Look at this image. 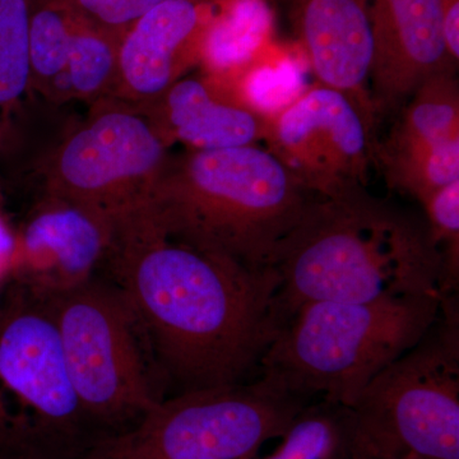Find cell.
I'll return each instance as SVG.
<instances>
[{
  "mask_svg": "<svg viewBox=\"0 0 459 459\" xmlns=\"http://www.w3.org/2000/svg\"><path fill=\"white\" fill-rule=\"evenodd\" d=\"M102 268L146 334L169 395L261 376L281 332L280 276L165 237L143 212L114 226Z\"/></svg>",
  "mask_w": 459,
  "mask_h": 459,
  "instance_id": "obj_1",
  "label": "cell"
},
{
  "mask_svg": "<svg viewBox=\"0 0 459 459\" xmlns=\"http://www.w3.org/2000/svg\"><path fill=\"white\" fill-rule=\"evenodd\" d=\"M281 327L316 301L371 303L444 295V262L427 220L365 186L319 197L274 250Z\"/></svg>",
  "mask_w": 459,
  "mask_h": 459,
  "instance_id": "obj_2",
  "label": "cell"
},
{
  "mask_svg": "<svg viewBox=\"0 0 459 459\" xmlns=\"http://www.w3.org/2000/svg\"><path fill=\"white\" fill-rule=\"evenodd\" d=\"M318 198L253 144L169 155L141 211L171 240L261 270Z\"/></svg>",
  "mask_w": 459,
  "mask_h": 459,
  "instance_id": "obj_3",
  "label": "cell"
},
{
  "mask_svg": "<svg viewBox=\"0 0 459 459\" xmlns=\"http://www.w3.org/2000/svg\"><path fill=\"white\" fill-rule=\"evenodd\" d=\"M443 296L305 304L265 352L261 374L305 401L352 409L371 380L427 333Z\"/></svg>",
  "mask_w": 459,
  "mask_h": 459,
  "instance_id": "obj_4",
  "label": "cell"
},
{
  "mask_svg": "<svg viewBox=\"0 0 459 459\" xmlns=\"http://www.w3.org/2000/svg\"><path fill=\"white\" fill-rule=\"evenodd\" d=\"M0 294V459H81L102 437L78 400L41 296Z\"/></svg>",
  "mask_w": 459,
  "mask_h": 459,
  "instance_id": "obj_5",
  "label": "cell"
},
{
  "mask_svg": "<svg viewBox=\"0 0 459 459\" xmlns=\"http://www.w3.org/2000/svg\"><path fill=\"white\" fill-rule=\"evenodd\" d=\"M41 298L75 394L102 437L132 427L168 397L140 320L114 282L95 276Z\"/></svg>",
  "mask_w": 459,
  "mask_h": 459,
  "instance_id": "obj_6",
  "label": "cell"
},
{
  "mask_svg": "<svg viewBox=\"0 0 459 459\" xmlns=\"http://www.w3.org/2000/svg\"><path fill=\"white\" fill-rule=\"evenodd\" d=\"M312 402L270 377L169 395L81 459H255Z\"/></svg>",
  "mask_w": 459,
  "mask_h": 459,
  "instance_id": "obj_7",
  "label": "cell"
},
{
  "mask_svg": "<svg viewBox=\"0 0 459 459\" xmlns=\"http://www.w3.org/2000/svg\"><path fill=\"white\" fill-rule=\"evenodd\" d=\"M168 157L169 147L143 114L102 99L45 161L44 197L84 208L115 226L144 207Z\"/></svg>",
  "mask_w": 459,
  "mask_h": 459,
  "instance_id": "obj_8",
  "label": "cell"
},
{
  "mask_svg": "<svg viewBox=\"0 0 459 459\" xmlns=\"http://www.w3.org/2000/svg\"><path fill=\"white\" fill-rule=\"evenodd\" d=\"M352 410L418 459H459L457 294L443 296L427 333L371 380Z\"/></svg>",
  "mask_w": 459,
  "mask_h": 459,
  "instance_id": "obj_9",
  "label": "cell"
},
{
  "mask_svg": "<svg viewBox=\"0 0 459 459\" xmlns=\"http://www.w3.org/2000/svg\"><path fill=\"white\" fill-rule=\"evenodd\" d=\"M374 126L349 96L318 83L268 120L263 143L305 188L331 198L367 186Z\"/></svg>",
  "mask_w": 459,
  "mask_h": 459,
  "instance_id": "obj_10",
  "label": "cell"
},
{
  "mask_svg": "<svg viewBox=\"0 0 459 459\" xmlns=\"http://www.w3.org/2000/svg\"><path fill=\"white\" fill-rule=\"evenodd\" d=\"M113 232L100 214L44 197L14 234L8 281L40 296L87 282L104 265Z\"/></svg>",
  "mask_w": 459,
  "mask_h": 459,
  "instance_id": "obj_11",
  "label": "cell"
},
{
  "mask_svg": "<svg viewBox=\"0 0 459 459\" xmlns=\"http://www.w3.org/2000/svg\"><path fill=\"white\" fill-rule=\"evenodd\" d=\"M213 0H165L150 9L120 41L110 98L143 113L199 66Z\"/></svg>",
  "mask_w": 459,
  "mask_h": 459,
  "instance_id": "obj_12",
  "label": "cell"
},
{
  "mask_svg": "<svg viewBox=\"0 0 459 459\" xmlns=\"http://www.w3.org/2000/svg\"><path fill=\"white\" fill-rule=\"evenodd\" d=\"M374 53L369 75L377 117L401 111L431 75L455 68L440 0H371Z\"/></svg>",
  "mask_w": 459,
  "mask_h": 459,
  "instance_id": "obj_13",
  "label": "cell"
},
{
  "mask_svg": "<svg viewBox=\"0 0 459 459\" xmlns=\"http://www.w3.org/2000/svg\"><path fill=\"white\" fill-rule=\"evenodd\" d=\"M318 83L343 92L377 122L369 75L371 0H276Z\"/></svg>",
  "mask_w": 459,
  "mask_h": 459,
  "instance_id": "obj_14",
  "label": "cell"
},
{
  "mask_svg": "<svg viewBox=\"0 0 459 459\" xmlns=\"http://www.w3.org/2000/svg\"><path fill=\"white\" fill-rule=\"evenodd\" d=\"M166 146L192 151L253 146L264 140L267 117L217 90L204 77L181 78L142 113Z\"/></svg>",
  "mask_w": 459,
  "mask_h": 459,
  "instance_id": "obj_15",
  "label": "cell"
},
{
  "mask_svg": "<svg viewBox=\"0 0 459 459\" xmlns=\"http://www.w3.org/2000/svg\"><path fill=\"white\" fill-rule=\"evenodd\" d=\"M277 47L271 0H213L199 66L208 82L226 89Z\"/></svg>",
  "mask_w": 459,
  "mask_h": 459,
  "instance_id": "obj_16",
  "label": "cell"
},
{
  "mask_svg": "<svg viewBox=\"0 0 459 459\" xmlns=\"http://www.w3.org/2000/svg\"><path fill=\"white\" fill-rule=\"evenodd\" d=\"M30 90L56 101L80 14L72 0H27Z\"/></svg>",
  "mask_w": 459,
  "mask_h": 459,
  "instance_id": "obj_17",
  "label": "cell"
},
{
  "mask_svg": "<svg viewBox=\"0 0 459 459\" xmlns=\"http://www.w3.org/2000/svg\"><path fill=\"white\" fill-rule=\"evenodd\" d=\"M356 425L350 407L313 401L292 420L276 451L255 459H352Z\"/></svg>",
  "mask_w": 459,
  "mask_h": 459,
  "instance_id": "obj_18",
  "label": "cell"
},
{
  "mask_svg": "<svg viewBox=\"0 0 459 459\" xmlns=\"http://www.w3.org/2000/svg\"><path fill=\"white\" fill-rule=\"evenodd\" d=\"M459 140V90L455 68L431 75L402 108L388 144H435Z\"/></svg>",
  "mask_w": 459,
  "mask_h": 459,
  "instance_id": "obj_19",
  "label": "cell"
},
{
  "mask_svg": "<svg viewBox=\"0 0 459 459\" xmlns=\"http://www.w3.org/2000/svg\"><path fill=\"white\" fill-rule=\"evenodd\" d=\"M389 186L420 204L434 192L459 180V140L435 144H388L377 150Z\"/></svg>",
  "mask_w": 459,
  "mask_h": 459,
  "instance_id": "obj_20",
  "label": "cell"
},
{
  "mask_svg": "<svg viewBox=\"0 0 459 459\" xmlns=\"http://www.w3.org/2000/svg\"><path fill=\"white\" fill-rule=\"evenodd\" d=\"M120 41L80 18L63 75L71 100L91 105L110 98L117 83Z\"/></svg>",
  "mask_w": 459,
  "mask_h": 459,
  "instance_id": "obj_21",
  "label": "cell"
},
{
  "mask_svg": "<svg viewBox=\"0 0 459 459\" xmlns=\"http://www.w3.org/2000/svg\"><path fill=\"white\" fill-rule=\"evenodd\" d=\"M307 89L300 60L289 50L277 47L270 56L256 63L234 83L217 90L270 120L300 98Z\"/></svg>",
  "mask_w": 459,
  "mask_h": 459,
  "instance_id": "obj_22",
  "label": "cell"
},
{
  "mask_svg": "<svg viewBox=\"0 0 459 459\" xmlns=\"http://www.w3.org/2000/svg\"><path fill=\"white\" fill-rule=\"evenodd\" d=\"M27 0H0V134L30 90Z\"/></svg>",
  "mask_w": 459,
  "mask_h": 459,
  "instance_id": "obj_23",
  "label": "cell"
},
{
  "mask_svg": "<svg viewBox=\"0 0 459 459\" xmlns=\"http://www.w3.org/2000/svg\"><path fill=\"white\" fill-rule=\"evenodd\" d=\"M429 231L444 262V295L457 294L459 285V180L434 192L421 204Z\"/></svg>",
  "mask_w": 459,
  "mask_h": 459,
  "instance_id": "obj_24",
  "label": "cell"
},
{
  "mask_svg": "<svg viewBox=\"0 0 459 459\" xmlns=\"http://www.w3.org/2000/svg\"><path fill=\"white\" fill-rule=\"evenodd\" d=\"M90 25L122 40L126 32L150 9L165 0H72Z\"/></svg>",
  "mask_w": 459,
  "mask_h": 459,
  "instance_id": "obj_25",
  "label": "cell"
},
{
  "mask_svg": "<svg viewBox=\"0 0 459 459\" xmlns=\"http://www.w3.org/2000/svg\"><path fill=\"white\" fill-rule=\"evenodd\" d=\"M358 420V419H356ZM352 459H418L412 453L388 439L385 435L365 428L358 421Z\"/></svg>",
  "mask_w": 459,
  "mask_h": 459,
  "instance_id": "obj_26",
  "label": "cell"
},
{
  "mask_svg": "<svg viewBox=\"0 0 459 459\" xmlns=\"http://www.w3.org/2000/svg\"><path fill=\"white\" fill-rule=\"evenodd\" d=\"M443 12L444 38L449 56L455 62L459 59V0H440Z\"/></svg>",
  "mask_w": 459,
  "mask_h": 459,
  "instance_id": "obj_27",
  "label": "cell"
},
{
  "mask_svg": "<svg viewBox=\"0 0 459 459\" xmlns=\"http://www.w3.org/2000/svg\"><path fill=\"white\" fill-rule=\"evenodd\" d=\"M13 249L14 234L0 216V289L8 281Z\"/></svg>",
  "mask_w": 459,
  "mask_h": 459,
  "instance_id": "obj_28",
  "label": "cell"
}]
</instances>
